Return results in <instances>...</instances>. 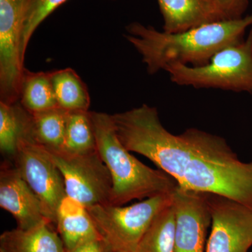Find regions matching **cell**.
Wrapping results in <instances>:
<instances>
[{
  "label": "cell",
  "mask_w": 252,
  "mask_h": 252,
  "mask_svg": "<svg viewBox=\"0 0 252 252\" xmlns=\"http://www.w3.org/2000/svg\"><path fill=\"white\" fill-rule=\"evenodd\" d=\"M91 116L97 152L112 176L109 205L122 206L132 200L173 192L178 184L171 176L144 165L123 145L111 114L91 112Z\"/></svg>",
  "instance_id": "obj_3"
},
{
  "label": "cell",
  "mask_w": 252,
  "mask_h": 252,
  "mask_svg": "<svg viewBox=\"0 0 252 252\" xmlns=\"http://www.w3.org/2000/svg\"><path fill=\"white\" fill-rule=\"evenodd\" d=\"M11 161L40 200L46 218L56 225L60 204L67 194L62 174L46 149L23 138Z\"/></svg>",
  "instance_id": "obj_8"
},
{
  "label": "cell",
  "mask_w": 252,
  "mask_h": 252,
  "mask_svg": "<svg viewBox=\"0 0 252 252\" xmlns=\"http://www.w3.org/2000/svg\"><path fill=\"white\" fill-rule=\"evenodd\" d=\"M165 71L179 86L252 94V26L243 41L220 50L205 65L172 63Z\"/></svg>",
  "instance_id": "obj_4"
},
{
  "label": "cell",
  "mask_w": 252,
  "mask_h": 252,
  "mask_svg": "<svg viewBox=\"0 0 252 252\" xmlns=\"http://www.w3.org/2000/svg\"><path fill=\"white\" fill-rule=\"evenodd\" d=\"M225 20L244 17L249 6V0H210Z\"/></svg>",
  "instance_id": "obj_22"
},
{
  "label": "cell",
  "mask_w": 252,
  "mask_h": 252,
  "mask_svg": "<svg viewBox=\"0 0 252 252\" xmlns=\"http://www.w3.org/2000/svg\"><path fill=\"white\" fill-rule=\"evenodd\" d=\"M53 223L45 222L30 229L16 228L0 235V252H65Z\"/></svg>",
  "instance_id": "obj_14"
},
{
  "label": "cell",
  "mask_w": 252,
  "mask_h": 252,
  "mask_svg": "<svg viewBox=\"0 0 252 252\" xmlns=\"http://www.w3.org/2000/svg\"><path fill=\"white\" fill-rule=\"evenodd\" d=\"M65 252H115L102 237L91 239Z\"/></svg>",
  "instance_id": "obj_23"
},
{
  "label": "cell",
  "mask_w": 252,
  "mask_h": 252,
  "mask_svg": "<svg viewBox=\"0 0 252 252\" xmlns=\"http://www.w3.org/2000/svg\"><path fill=\"white\" fill-rule=\"evenodd\" d=\"M118 137L182 188L223 195L252 207V161L245 162L220 136L191 127L175 135L148 104L112 115Z\"/></svg>",
  "instance_id": "obj_1"
},
{
  "label": "cell",
  "mask_w": 252,
  "mask_h": 252,
  "mask_svg": "<svg viewBox=\"0 0 252 252\" xmlns=\"http://www.w3.org/2000/svg\"><path fill=\"white\" fill-rule=\"evenodd\" d=\"M252 26V14L205 23L179 33L160 32L132 22L126 28L125 37L142 56L149 74H154L172 63L205 65L220 50L243 41Z\"/></svg>",
  "instance_id": "obj_2"
},
{
  "label": "cell",
  "mask_w": 252,
  "mask_h": 252,
  "mask_svg": "<svg viewBox=\"0 0 252 252\" xmlns=\"http://www.w3.org/2000/svg\"><path fill=\"white\" fill-rule=\"evenodd\" d=\"M56 225L65 252L91 239L102 237L87 208L67 195L60 204Z\"/></svg>",
  "instance_id": "obj_13"
},
{
  "label": "cell",
  "mask_w": 252,
  "mask_h": 252,
  "mask_svg": "<svg viewBox=\"0 0 252 252\" xmlns=\"http://www.w3.org/2000/svg\"><path fill=\"white\" fill-rule=\"evenodd\" d=\"M67 113L61 107L31 113L30 140L49 150H62Z\"/></svg>",
  "instance_id": "obj_16"
},
{
  "label": "cell",
  "mask_w": 252,
  "mask_h": 252,
  "mask_svg": "<svg viewBox=\"0 0 252 252\" xmlns=\"http://www.w3.org/2000/svg\"><path fill=\"white\" fill-rule=\"evenodd\" d=\"M60 151L73 154H85L97 151L91 112H68L64 145Z\"/></svg>",
  "instance_id": "obj_19"
},
{
  "label": "cell",
  "mask_w": 252,
  "mask_h": 252,
  "mask_svg": "<svg viewBox=\"0 0 252 252\" xmlns=\"http://www.w3.org/2000/svg\"><path fill=\"white\" fill-rule=\"evenodd\" d=\"M46 151L62 174L67 196L86 208L109 203L112 176L97 151L85 154Z\"/></svg>",
  "instance_id": "obj_7"
},
{
  "label": "cell",
  "mask_w": 252,
  "mask_h": 252,
  "mask_svg": "<svg viewBox=\"0 0 252 252\" xmlns=\"http://www.w3.org/2000/svg\"><path fill=\"white\" fill-rule=\"evenodd\" d=\"M212 217L205 252H248L252 246V207L206 193Z\"/></svg>",
  "instance_id": "obj_9"
},
{
  "label": "cell",
  "mask_w": 252,
  "mask_h": 252,
  "mask_svg": "<svg viewBox=\"0 0 252 252\" xmlns=\"http://www.w3.org/2000/svg\"><path fill=\"white\" fill-rule=\"evenodd\" d=\"M31 119V113L19 102L15 104L0 102V150L6 160H12L20 141L30 139Z\"/></svg>",
  "instance_id": "obj_15"
},
{
  "label": "cell",
  "mask_w": 252,
  "mask_h": 252,
  "mask_svg": "<svg viewBox=\"0 0 252 252\" xmlns=\"http://www.w3.org/2000/svg\"><path fill=\"white\" fill-rule=\"evenodd\" d=\"M0 207L12 215L21 229L50 222L44 215L40 200L9 160H5L1 165Z\"/></svg>",
  "instance_id": "obj_11"
},
{
  "label": "cell",
  "mask_w": 252,
  "mask_h": 252,
  "mask_svg": "<svg viewBox=\"0 0 252 252\" xmlns=\"http://www.w3.org/2000/svg\"><path fill=\"white\" fill-rule=\"evenodd\" d=\"M32 0H0V102H19L23 32Z\"/></svg>",
  "instance_id": "obj_6"
},
{
  "label": "cell",
  "mask_w": 252,
  "mask_h": 252,
  "mask_svg": "<svg viewBox=\"0 0 252 252\" xmlns=\"http://www.w3.org/2000/svg\"><path fill=\"white\" fill-rule=\"evenodd\" d=\"M157 1L165 32H182L205 23L225 20L210 0Z\"/></svg>",
  "instance_id": "obj_12"
},
{
  "label": "cell",
  "mask_w": 252,
  "mask_h": 252,
  "mask_svg": "<svg viewBox=\"0 0 252 252\" xmlns=\"http://www.w3.org/2000/svg\"><path fill=\"white\" fill-rule=\"evenodd\" d=\"M175 213L170 203L156 217L135 252H175Z\"/></svg>",
  "instance_id": "obj_20"
},
{
  "label": "cell",
  "mask_w": 252,
  "mask_h": 252,
  "mask_svg": "<svg viewBox=\"0 0 252 252\" xmlns=\"http://www.w3.org/2000/svg\"><path fill=\"white\" fill-rule=\"evenodd\" d=\"M19 102L31 114L59 107L51 72H31L26 68L20 87Z\"/></svg>",
  "instance_id": "obj_17"
},
{
  "label": "cell",
  "mask_w": 252,
  "mask_h": 252,
  "mask_svg": "<svg viewBox=\"0 0 252 252\" xmlns=\"http://www.w3.org/2000/svg\"><path fill=\"white\" fill-rule=\"evenodd\" d=\"M59 107L68 112L89 111L91 98L85 83L72 68L51 72Z\"/></svg>",
  "instance_id": "obj_18"
},
{
  "label": "cell",
  "mask_w": 252,
  "mask_h": 252,
  "mask_svg": "<svg viewBox=\"0 0 252 252\" xmlns=\"http://www.w3.org/2000/svg\"><path fill=\"white\" fill-rule=\"evenodd\" d=\"M175 213V252H205L212 217L206 193L177 185L172 193Z\"/></svg>",
  "instance_id": "obj_10"
},
{
  "label": "cell",
  "mask_w": 252,
  "mask_h": 252,
  "mask_svg": "<svg viewBox=\"0 0 252 252\" xmlns=\"http://www.w3.org/2000/svg\"><path fill=\"white\" fill-rule=\"evenodd\" d=\"M67 0H32L28 9L26 26L23 35V53L26 56V49L34 31L39 25L55 10Z\"/></svg>",
  "instance_id": "obj_21"
},
{
  "label": "cell",
  "mask_w": 252,
  "mask_h": 252,
  "mask_svg": "<svg viewBox=\"0 0 252 252\" xmlns=\"http://www.w3.org/2000/svg\"><path fill=\"white\" fill-rule=\"evenodd\" d=\"M172 203V193L157 195L130 206L109 204L88 207L99 234L116 252H135L158 214Z\"/></svg>",
  "instance_id": "obj_5"
},
{
  "label": "cell",
  "mask_w": 252,
  "mask_h": 252,
  "mask_svg": "<svg viewBox=\"0 0 252 252\" xmlns=\"http://www.w3.org/2000/svg\"></svg>",
  "instance_id": "obj_24"
}]
</instances>
